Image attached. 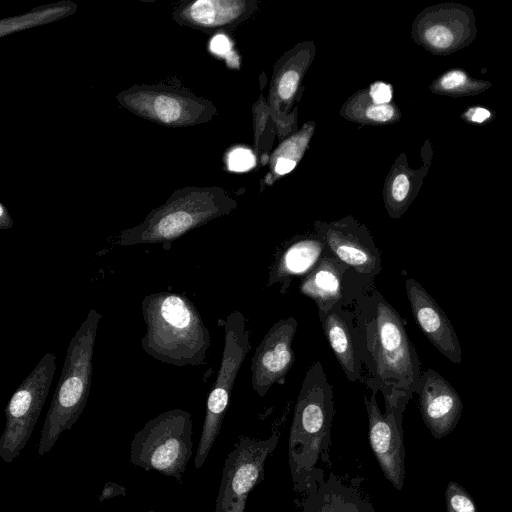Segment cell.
<instances>
[{
    "instance_id": "20",
    "label": "cell",
    "mask_w": 512,
    "mask_h": 512,
    "mask_svg": "<svg viewBox=\"0 0 512 512\" xmlns=\"http://www.w3.org/2000/svg\"><path fill=\"white\" fill-rule=\"evenodd\" d=\"M303 512H375L360 490L334 473L313 484L306 492Z\"/></svg>"
},
{
    "instance_id": "8",
    "label": "cell",
    "mask_w": 512,
    "mask_h": 512,
    "mask_svg": "<svg viewBox=\"0 0 512 512\" xmlns=\"http://www.w3.org/2000/svg\"><path fill=\"white\" fill-rule=\"evenodd\" d=\"M379 391L384 399V412L380 411L376 393L364 395L369 443L385 478L400 491L405 480L403 413L412 395L393 385L383 386Z\"/></svg>"
},
{
    "instance_id": "24",
    "label": "cell",
    "mask_w": 512,
    "mask_h": 512,
    "mask_svg": "<svg viewBox=\"0 0 512 512\" xmlns=\"http://www.w3.org/2000/svg\"><path fill=\"white\" fill-rule=\"evenodd\" d=\"M447 512H478L474 499L456 481H450L445 490Z\"/></svg>"
},
{
    "instance_id": "5",
    "label": "cell",
    "mask_w": 512,
    "mask_h": 512,
    "mask_svg": "<svg viewBox=\"0 0 512 512\" xmlns=\"http://www.w3.org/2000/svg\"><path fill=\"white\" fill-rule=\"evenodd\" d=\"M191 414L175 408L147 421L130 445V462L183 482L193 453Z\"/></svg>"
},
{
    "instance_id": "4",
    "label": "cell",
    "mask_w": 512,
    "mask_h": 512,
    "mask_svg": "<svg viewBox=\"0 0 512 512\" xmlns=\"http://www.w3.org/2000/svg\"><path fill=\"white\" fill-rule=\"evenodd\" d=\"M102 315L90 309L70 339L61 374L40 432L38 455L51 451L81 416L90 393L97 329Z\"/></svg>"
},
{
    "instance_id": "27",
    "label": "cell",
    "mask_w": 512,
    "mask_h": 512,
    "mask_svg": "<svg viewBox=\"0 0 512 512\" xmlns=\"http://www.w3.org/2000/svg\"><path fill=\"white\" fill-rule=\"evenodd\" d=\"M460 117L466 123L484 125L492 122L496 114L491 109L476 105L468 107Z\"/></svg>"
},
{
    "instance_id": "28",
    "label": "cell",
    "mask_w": 512,
    "mask_h": 512,
    "mask_svg": "<svg viewBox=\"0 0 512 512\" xmlns=\"http://www.w3.org/2000/svg\"><path fill=\"white\" fill-rule=\"evenodd\" d=\"M298 81L299 74L296 71L290 70L284 73L278 85L280 97L283 99L290 98L297 89Z\"/></svg>"
},
{
    "instance_id": "6",
    "label": "cell",
    "mask_w": 512,
    "mask_h": 512,
    "mask_svg": "<svg viewBox=\"0 0 512 512\" xmlns=\"http://www.w3.org/2000/svg\"><path fill=\"white\" fill-rule=\"evenodd\" d=\"M224 212L225 207L213 192L187 186L175 190L164 204L151 210L140 224L122 230L117 244L133 246L170 242Z\"/></svg>"
},
{
    "instance_id": "31",
    "label": "cell",
    "mask_w": 512,
    "mask_h": 512,
    "mask_svg": "<svg viewBox=\"0 0 512 512\" xmlns=\"http://www.w3.org/2000/svg\"><path fill=\"white\" fill-rule=\"evenodd\" d=\"M231 43L223 34L215 35L210 42V50L217 55H224L230 51Z\"/></svg>"
},
{
    "instance_id": "14",
    "label": "cell",
    "mask_w": 512,
    "mask_h": 512,
    "mask_svg": "<svg viewBox=\"0 0 512 512\" xmlns=\"http://www.w3.org/2000/svg\"><path fill=\"white\" fill-rule=\"evenodd\" d=\"M297 326L294 317L282 318L272 325L258 344L251 362V384L260 397H264L272 385L282 383L292 368Z\"/></svg>"
},
{
    "instance_id": "18",
    "label": "cell",
    "mask_w": 512,
    "mask_h": 512,
    "mask_svg": "<svg viewBox=\"0 0 512 512\" xmlns=\"http://www.w3.org/2000/svg\"><path fill=\"white\" fill-rule=\"evenodd\" d=\"M319 237L336 259L361 276L374 281L381 272V252L366 230L349 224L323 226Z\"/></svg>"
},
{
    "instance_id": "12",
    "label": "cell",
    "mask_w": 512,
    "mask_h": 512,
    "mask_svg": "<svg viewBox=\"0 0 512 512\" xmlns=\"http://www.w3.org/2000/svg\"><path fill=\"white\" fill-rule=\"evenodd\" d=\"M416 24L417 41L435 55H451L469 46L477 36L473 9L455 2L428 7Z\"/></svg>"
},
{
    "instance_id": "21",
    "label": "cell",
    "mask_w": 512,
    "mask_h": 512,
    "mask_svg": "<svg viewBox=\"0 0 512 512\" xmlns=\"http://www.w3.org/2000/svg\"><path fill=\"white\" fill-rule=\"evenodd\" d=\"M241 3L230 0H197L175 9L173 18L180 24L196 28L219 27L232 22L241 13Z\"/></svg>"
},
{
    "instance_id": "23",
    "label": "cell",
    "mask_w": 512,
    "mask_h": 512,
    "mask_svg": "<svg viewBox=\"0 0 512 512\" xmlns=\"http://www.w3.org/2000/svg\"><path fill=\"white\" fill-rule=\"evenodd\" d=\"M492 86L488 80L476 79L461 68H452L439 75L431 84L430 90L438 95L458 98L475 96Z\"/></svg>"
},
{
    "instance_id": "30",
    "label": "cell",
    "mask_w": 512,
    "mask_h": 512,
    "mask_svg": "<svg viewBox=\"0 0 512 512\" xmlns=\"http://www.w3.org/2000/svg\"><path fill=\"white\" fill-rule=\"evenodd\" d=\"M370 94L376 104H387L391 100V88L382 82H376L371 86Z\"/></svg>"
},
{
    "instance_id": "32",
    "label": "cell",
    "mask_w": 512,
    "mask_h": 512,
    "mask_svg": "<svg viewBox=\"0 0 512 512\" xmlns=\"http://www.w3.org/2000/svg\"><path fill=\"white\" fill-rule=\"evenodd\" d=\"M295 165L296 163L294 160L288 158H279L275 165V171L278 174H286L292 171Z\"/></svg>"
},
{
    "instance_id": "15",
    "label": "cell",
    "mask_w": 512,
    "mask_h": 512,
    "mask_svg": "<svg viewBox=\"0 0 512 512\" xmlns=\"http://www.w3.org/2000/svg\"><path fill=\"white\" fill-rule=\"evenodd\" d=\"M422 419L435 439L450 434L457 426L463 402L456 389L432 368L422 372L419 387Z\"/></svg>"
},
{
    "instance_id": "33",
    "label": "cell",
    "mask_w": 512,
    "mask_h": 512,
    "mask_svg": "<svg viewBox=\"0 0 512 512\" xmlns=\"http://www.w3.org/2000/svg\"><path fill=\"white\" fill-rule=\"evenodd\" d=\"M13 226L12 218L6 209V207L1 203L0 204V228L1 229H10Z\"/></svg>"
},
{
    "instance_id": "3",
    "label": "cell",
    "mask_w": 512,
    "mask_h": 512,
    "mask_svg": "<svg viewBox=\"0 0 512 512\" xmlns=\"http://www.w3.org/2000/svg\"><path fill=\"white\" fill-rule=\"evenodd\" d=\"M146 331L142 349L153 359L177 367L199 366L210 348V332L194 303L176 292H155L141 302Z\"/></svg>"
},
{
    "instance_id": "29",
    "label": "cell",
    "mask_w": 512,
    "mask_h": 512,
    "mask_svg": "<svg viewBox=\"0 0 512 512\" xmlns=\"http://www.w3.org/2000/svg\"><path fill=\"white\" fill-rule=\"evenodd\" d=\"M394 108L389 104H375L371 105L367 111V117L375 121H388L394 116Z\"/></svg>"
},
{
    "instance_id": "19",
    "label": "cell",
    "mask_w": 512,
    "mask_h": 512,
    "mask_svg": "<svg viewBox=\"0 0 512 512\" xmlns=\"http://www.w3.org/2000/svg\"><path fill=\"white\" fill-rule=\"evenodd\" d=\"M328 252L319 236L292 241L276 254L269 270L267 286L279 285L280 293L285 294L294 278L308 274Z\"/></svg>"
},
{
    "instance_id": "2",
    "label": "cell",
    "mask_w": 512,
    "mask_h": 512,
    "mask_svg": "<svg viewBox=\"0 0 512 512\" xmlns=\"http://www.w3.org/2000/svg\"><path fill=\"white\" fill-rule=\"evenodd\" d=\"M333 387L318 360L307 370L297 397L288 440V464L293 489L306 493L324 478L329 465L334 416Z\"/></svg>"
},
{
    "instance_id": "13",
    "label": "cell",
    "mask_w": 512,
    "mask_h": 512,
    "mask_svg": "<svg viewBox=\"0 0 512 512\" xmlns=\"http://www.w3.org/2000/svg\"><path fill=\"white\" fill-rule=\"evenodd\" d=\"M373 287V280L361 276L328 252L301 278L299 292L314 301L318 313H326L335 306H353L362 293Z\"/></svg>"
},
{
    "instance_id": "34",
    "label": "cell",
    "mask_w": 512,
    "mask_h": 512,
    "mask_svg": "<svg viewBox=\"0 0 512 512\" xmlns=\"http://www.w3.org/2000/svg\"><path fill=\"white\" fill-rule=\"evenodd\" d=\"M147 512H156V511H153V510H149V511H147Z\"/></svg>"
},
{
    "instance_id": "1",
    "label": "cell",
    "mask_w": 512,
    "mask_h": 512,
    "mask_svg": "<svg viewBox=\"0 0 512 512\" xmlns=\"http://www.w3.org/2000/svg\"><path fill=\"white\" fill-rule=\"evenodd\" d=\"M352 310L364 343L362 381L372 393L393 385L413 396L422 375L421 362L397 310L373 287L362 293Z\"/></svg>"
},
{
    "instance_id": "16",
    "label": "cell",
    "mask_w": 512,
    "mask_h": 512,
    "mask_svg": "<svg viewBox=\"0 0 512 512\" xmlns=\"http://www.w3.org/2000/svg\"><path fill=\"white\" fill-rule=\"evenodd\" d=\"M405 289L413 317L429 342L452 363L460 364L461 345L443 309L415 279L407 278Z\"/></svg>"
},
{
    "instance_id": "10",
    "label": "cell",
    "mask_w": 512,
    "mask_h": 512,
    "mask_svg": "<svg viewBox=\"0 0 512 512\" xmlns=\"http://www.w3.org/2000/svg\"><path fill=\"white\" fill-rule=\"evenodd\" d=\"M279 438L274 431L267 439H238L224 462L215 512H245L248 495L262 480L265 462Z\"/></svg>"
},
{
    "instance_id": "22",
    "label": "cell",
    "mask_w": 512,
    "mask_h": 512,
    "mask_svg": "<svg viewBox=\"0 0 512 512\" xmlns=\"http://www.w3.org/2000/svg\"><path fill=\"white\" fill-rule=\"evenodd\" d=\"M76 9L77 5L67 0L34 8L23 15L4 18L0 21V37L62 19L73 14Z\"/></svg>"
},
{
    "instance_id": "7",
    "label": "cell",
    "mask_w": 512,
    "mask_h": 512,
    "mask_svg": "<svg viewBox=\"0 0 512 512\" xmlns=\"http://www.w3.org/2000/svg\"><path fill=\"white\" fill-rule=\"evenodd\" d=\"M250 333L245 316L234 311L224 322V347L216 380L206 401L205 417L194 465L201 468L220 433L231 392L240 367L250 351Z\"/></svg>"
},
{
    "instance_id": "26",
    "label": "cell",
    "mask_w": 512,
    "mask_h": 512,
    "mask_svg": "<svg viewBox=\"0 0 512 512\" xmlns=\"http://www.w3.org/2000/svg\"><path fill=\"white\" fill-rule=\"evenodd\" d=\"M255 165V157L244 148L233 150L228 156V167L232 171H247Z\"/></svg>"
},
{
    "instance_id": "9",
    "label": "cell",
    "mask_w": 512,
    "mask_h": 512,
    "mask_svg": "<svg viewBox=\"0 0 512 512\" xmlns=\"http://www.w3.org/2000/svg\"><path fill=\"white\" fill-rule=\"evenodd\" d=\"M56 372V356L47 352L11 396L5 408L0 458L11 463L29 441Z\"/></svg>"
},
{
    "instance_id": "25",
    "label": "cell",
    "mask_w": 512,
    "mask_h": 512,
    "mask_svg": "<svg viewBox=\"0 0 512 512\" xmlns=\"http://www.w3.org/2000/svg\"><path fill=\"white\" fill-rule=\"evenodd\" d=\"M413 185L414 182L411 175L402 172L395 176L392 183L391 195L393 201L398 205L397 211L405 210L406 203L413 193Z\"/></svg>"
},
{
    "instance_id": "17",
    "label": "cell",
    "mask_w": 512,
    "mask_h": 512,
    "mask_svg": "<svg viewBox=\"0 0 512 512\" xmlns=\"http://www.w3.org/2000/svg\"><path fill=\"white\" fill-rule=\"evenodd\" d=\"M318 316L324 335L346 378L351 382L363 381L364 343L353 310L335 306L326 313H318Z\"/></svg>"
},
{
    "instance_id": "11",
    "label": "cell",
    "mask_w": 512,
    "mask_h": 512,
    "mask_svg": "<svg viewBox=\"0 0 512 512\" xmlns=\"http://www.w3.org/2000/svg\"><path fill=\"white\" fill-rule=\"evenodd\" d=\"M121 106L142 118L166 127L199 123L204 103L188 90L165 85H135L117 96Z\"/></svg>"
}]
</instances>
